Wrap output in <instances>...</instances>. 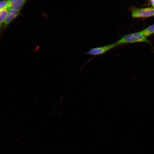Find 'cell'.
I'll list each match as a JSON object with an SVG mask.
<instances>
[{"label": "cell", "mask_w": 154, "mask_h": 154, "mask_svg": "<svg viewBox=\"0 0 154 154\" xmlns=\"http://www.w3.org/2000/svg\"><path fill=\"white\" fill-rule=\"evenodd\" d=\"M149 42L146 37L140 32L135 33L124 35L116 42L118 45L137 42Z\"/></svg>", "instance_id": "6da1fadb"}, {"label": "cell", "mask_w": 154, "mask_h": 154, "mask_svg": "<svg viewBox=\"0 0 154 154\" xmlns=\"http://www.w3.org/2000/svg\"><path fill=\"white\" fill-rule=\"evenodd\" d=\"M131 16L133 18L148 17L154 16V8L148 7L141 9L132 8Z\"/></svg>", "instance_id": "7a4b0ae2"}, {"label": "cell", "mask_w": 154, "mask_h": 154, "mask_svg": "<svg viewBox=\"0 0 154 154\" xmlns=\"http://www.w3.org/2000/svg\"><path fill=\"white\" fill-rule=\"evenodd\" d=\"M118 45V44L116 42L106 45L94 48L89 50L86 53V54L94 55L102 54Z\"/></svg>", "instance_id": "3957f363"}, {"label": "cell", "mask_w": 154, "mask_h": 154, "mask_svg": "<svg viewBox=\"0 0 154 154\" xmlns=\"http://www.w3.org/2000/svg\"><path fill=\"white\" fill-rule=\"evenodd\" d=\"M20 12V10L8 9L3 25V29H5L10 23L19 15Z\"/></svg>", "instance_id": "277c9868"}, {"label": "cell", "mask_w": 154, "mask_h": 154, "mask_svg": "<svg viewBox=\"0 0 154 154\" xmlns=\"http://www.w3.org/2000/svg\"><path fill=\"white\" fill-rule=\"evenodd\" d=\"M25 0H11L9 1L8 9H11L20 10L26 2Z\"/></svg>", "instance_id": "5b68a950"}, {"label": "cell", "mask_w": 154, "mask_h": 154, "mask_svg": "<svg viewBox=\"0 0 154 154\" xmlns=\"http://www.w3.org/2000/svg\"><path fill=\"white\" fill-rule=\"evenodd\" d=\"M140 32L146 37L154 33V24L148 27Z\"/></svg>", "instance_id": "8992f818"}, {"label": "cell", "mask_w": 154, "mask_h": 154, "mask_svg": "<svg viewBox=\"0 0 154 154\" xmlns=\"http://www.w3.org/2000/svg\"><path fill=\"white\" fill-rule=\"evenodd\" d=\"M8 9H5L0 11V35L1 29L4 23Z\"/></svg>", "instance_id": "52a82bcc"}, {"label": "cell", "mask_w": 154, "mask_h": 154, "mask_svg": "<svg viewBox=\"0 0 154 154\" xmlns=\"http://www.w3.org/2000/svg\"><path fill=\"white\" fill-rule=\"evenodd\" d=\"M9 4V1H0V11L5 9H8Z\"/></svg>", "instance_id": "ba28073f"}, {"label": "cell", "mask_w": 154, "mask_h": 154, "mask_svg": "<svg viewBox=\"0 0 154 154\" xmlns=\"http://www.w3.org/2000/svg\"><path fill=\"white\" fill-rule=\"evenodd\" d=\"M151 2L152 5L154 7V0H151Z\"/></svg>", "instance_id": "9c48e42d"}]
</instances>
